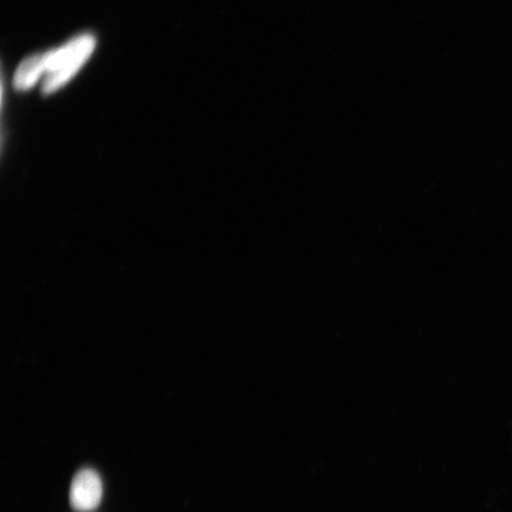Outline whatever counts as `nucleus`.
Here are the masks:
<instances>
[{"instance_id": "f03ea898", "label": "nucleus", "mask_w": 512, "mask_h": 512, "mask_svg": "<svg viewBox=\"0 0 512 512\" xmlns=\"http://www.w3.org/2000/svg\"><path fill=\"white\" fill-rule=\"evenodd\" d=\"M102 497L101 479L93 470H82L75 476L70 489V502L79 511L98 507Z\"/></svg>"}, {"instance_id": "f257e3e1", "label": "nucleus", "mask_w": 512, "mask_h": 512, "mask_svg": "<svg viewBox=\"0 0 512 512\" xmlns=\"http://www.w3.org/2000/svg\"><path fill=\"white\" fill-rule=\"evenodd\" d=\"M94 48L95 38L91 35H82L73 38L63 47L44 54L46 78L43 82V92L51 94L66 85L89 59Z\"/></svg>"}, {"instance_id": "7ed1b4c3", "label": "nucleus", "mask_w": 512, "mask_h": 512, "mask_svg": "<svg viewBox=\"0 0 512 512\" xmlns=\"http://www.w3.org/2000/svg\"><path fill=\"white\" fill-rule=\"evenodd\" d=\"M42 75H46L44 54L30 56L19 64L14 79L15 87L19 91H27L36 85Z\"/></svg>"}]
</instances>
